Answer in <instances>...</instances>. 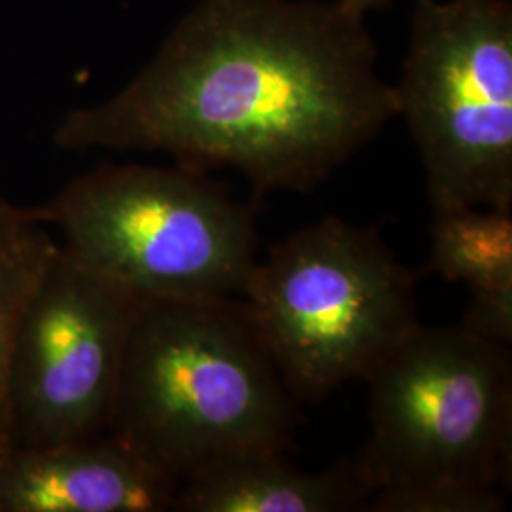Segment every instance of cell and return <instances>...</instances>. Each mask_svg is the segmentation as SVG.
I'll use <instances>...</instances> for the list:
<instances>
[{
    "mask_svg": "<svg viewBox=\"0 0 512 512\" xmlns=\"http://www.w3.org/2000/svg\"><path fill=\"white\" fill-rule=\"evenodd\" d=\"M376 63L365 16L340 0H200L122 92L71 110L54 143L226 167L256 198L310 192L399 116Z\"/></svg>",
    "mask_w": 512,
    "mask_h": 512,
    "instance_id": "obj_1",
    "label": "cell"
},
{
    "mask_svg": "<svg viewBox=\"0 0 512 512\" xmlns=\"http://www.w3.org/2000/svg\"><path fill=\"white\" fill-rule=\"evenodd\" d=\"M300 423L241 296L139 302L110 433L184 482L239 454L291 452Z\"/></svg>",
    "mask_w": 512,
    "mask_h": 512,
    "instance_id": "obj_2",
    "label": "cell"
},
{
    "mask_svg": "<svg viewBox=\"0 0 512 512\" xmlns=\"http://www.w3.org/2000/svg\"><path fill=\"white\" fill-rule=\"evenodd\" d=\"M33 213L69 255L137 300L243 296L258 262L255 205L184 165L105 162Z\"/></svg>",
    "mask_w": 512,
    "mask_h": 512,
    "instance_id": "obj_3",
    "label": "cell"
},
{
    "mask_svg": "<svg viewBox=\"0 0 512 512\" xmlns=\"http://www.w3.org/2000/svg\"><path fill=\"white\" fill-rule=\"evenodd\" d=\"M376 228L327 217L270 247L243 300L298 403H321L420 325L416 283Z\"/></svg>",
    "mask_w": 512,
    "mask_h": 512,
    "instance_id": "obj_4",
    "label": "cell"
},
{
    "mask_svg": "<svg viewBox=\"0 0 512 512\" xmlns=\"http://www.w3.org/2000/svg\"><path fill=\"white\" fill-rule=\"evenodd\" d=\"M366 382L370 437L355 459L374 492L511 488V346L420 323Z\"/></svg>",
    "mask_w": 512,
    "mask_h": 512,
    "instance_id": "obj_5",
    "label": "cell"
},
{
    "mask_svg": "<svg viewBox=\"0 0 512 512\" xmlns=\"http://www.w3.org/2000/svg\"><path fill=\"white\" fill-rule=\"evenodd\" d=\"M395 92L431 215L512 213L511 2L416 0Z\"/></svg>",
    "mask_w": 512,
    "mask_h": 512,
    "instance_id": "obj_6",
    "label": "cell"
},
{
    "mask_svg": "<svg viewBox=\"0 0 512 512\" xmlns=\"http://www.w3.org/2000/svg\"><path fill=\"white\" fill-rule=\"evenodd\" d=\"M139 302L57 243L12 342L14 446H52L109 431Z\"/></svg>",
    "mask_w": 512,
    "mask_h": 512,
    "instance_id": "obj_7",
    "label": "cell"
},
{
    "mask_svg": "<svg viewBox=\"0 0 512 512\" xmlns=\"http://www.w3.org/2000/svg\"><path fill=\"white\" fill-rule=\"evenodd\" d=\"M181 482L114 433L14 446L0 463V512H164Z\"/></svg>",
    "mask_w": 512,
    "mask_h": 512,
    "instance_id": "obj_8",
    "label": "cell"
},
{
    "mask_svg": "<svg viewBox=\"0 0 512 512\" xmlns=\"http://www.w3.org/2000/svg\"><path fill=\"white\" fill-rule=\"evenodd\" d=\"M289 452L258 450L224 459L181 482L173 512H357L374 490L357 459L302 471Z\"/></svg>",
    "mask_w": 512,
    "mask_h": 512,
    "instance_id": "obj_9",
    "label": "cell"
},
{
    "mask_svg": "<svg viewBox=\"0 0 512 512\" xmlns=\"http://www.w3.org/2000/svg\"><path fill=\"white\" fill-rule=\"evenodd\" d=\"M420 275L465 283L471 294L512 293V213L456 209L431 220V255Z\"/></svg>",
    "mask_w": 512,
    "mask_h": 512,
    "instance_id": "obj_10",
    "label": "cell"
},
{
    "mask_svg": "<svg viewBox=\"0 0 512 512\" xmlns=\"http://www.w3.org/2000/svg\"><path fill=\"white\" fill-rule=\"evenodd\" d=\"M57 241L37 220L0 234V463L14 448L8 370L19 315L33 293Z\"/></svg>",
    "mask_w": 512,
    "mask_h": 512,
    "instance_id": "obj_11",
    "label": "cell"
},
{
    "mask_svg": "<svg viewBox=\"0 0 512 512\" xmlns=\"http://www.w3.org/2000/svg\"><path fill=\"white\" fill-rule=\"evenodd\" d=\"M505 497L499 490L456 484H429L406 490H378L366 512H501Z\"/></svg>",
    "mask_w": 512,
    "mask_h": 512,
    "instance_id": "obj_12",
    "label": "cell"
},
{
    "mask_svg": "<svg viewBox=\"0 0 512 512\" xmlns=\"http://www.w3.org/2000/svg\"><path fill=\"white\" fill-rule=\"evenodd\" d=\"M459 327L495 344H512V293L471 294Z\"/></svg>",
    "mask_w": 512,
    "mask_h": 512,
    "instance_id": "obj_13",
    "label": "cell"
},
{
    "mask_svg": "<svg viewBox=\"0 0 512 512\" xmlns=\"http://www.w3.org/2000/svg\"><path fill=\"white\" fill-rule=\"evenodd\" d=\"M35 219L33 207H18L0 196V234Z\"/></svg>",
    "mask_w": 512,
    "mask_h": 512,
    "instance_id": "obj_14",
    "label": "cell"
},
{
    "mask_svg": "<svg viewBox=\"0 0 512 512\" xmlns=\"http://www.w3.org/2000/svg\"><path fill=\"white\" fill-rule=\"evenodd\" d=\"M346 8H349L351 12H355V14H359V16H365L368 10H372V8H376V6H382L385 0H340Z\"/></svg>",
    "mask_w": 512,
    "mask_h": 512,
    "instance_id": "obj_15",
    "label": "cell"
}]
</instances>
